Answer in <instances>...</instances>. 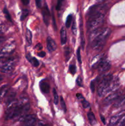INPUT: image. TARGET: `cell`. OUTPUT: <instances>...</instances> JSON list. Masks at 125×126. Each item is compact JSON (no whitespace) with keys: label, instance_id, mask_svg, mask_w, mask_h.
<instances>
[{"label":"cell","instance_id":"cell-1","mask_svg":"<svg viewBox=\"0 0 125 126\" xmlns=\"http://www.w3.org/2000/svg\"><path fill=\"white\" fill-rule=\"evenodd\" d=\"M105 15L104 13H96L89 16L87 23L88 30L91 32L94 30L99 28L102 25L104 21Z\"/></svg>","mask_w":125,"mask_h":126},{"label":"cell","instance_id":"cell-2","mask_svg":"<svg viewBox=\"0 0 125 126\" xmlns=\"http://www.w3.org/2000/svg\"><path fill=\"white\" fill-rule=\"evenodd\" d=\"M111 33V30L109 28L102 29L99 35L91 42V46L93 49L100 50L105 44L107 39Z\"/></svg>","mask_w":125,"mask_h":126},{"label":"cell","instance_id":"cell-3","mask_svg":"<svg viewBox=\"0 0 125 126\" xmlns=\"http://www.w3.org/2000/svg\"><path fill=\"white\" fill-rule=\"evenodd\" d=\"M112 79L113 76L110 74L105 75L102 78L98 87V94L99 97H103L106 95L108 87Z\"/></svg>","mask_w":125,"mask_h":126},{"label":"cell","instance_id":"cell-4","mask_svg":"<svg viewBox=\"0 0 125 126\" xmlns=\"http://www.w3.org/2000/svg\"><path fill=\"white\" fill-rule=\"evenodd\" d=\"M15 48V44L14 43L7 44L4 46V47L0 50V61L3 60L4 61L8 59L9 56L12 54Z\"/></svg>","mask_w":125,"mask_h":126},{"label":"cell","instance_id":"cell-5","mask_svg":"<svg viewBox=\"0 0 125 126\" xmlns=\"http://www.w3.org/2000/svg\"><path fill=\"white\" fill-rule=\"evenodd\" d=\"M15 66V61L13 59L8 58L2 63L1 66V71L4 73H8L13 71Z\"/></svg>","mask_w":125,"mask_h":126},{"label":"cell","instance_id":"cell-6","mask_svg":"<svg viewBox=\"0 0 125 126\" xmlns=\"http://www.w3.org/2000/svg\"><path fill=\"white\" fill-rule=\"evenodd\" d=\"M36 122V117L33 114H30L23 118L22 126H35Z\"/></svg>","mask_w":125,"mask_h":126},{"label":"cell","instance_id":"cell-7","mask_svg":"<svg viewBox=\"0 0 125 126\" xmlns=\"http://www.w3.org/2000/svg\"><path fill=\"white\" fill-rule=\"evenodd\" d=\"M104 58V54H99L94 56L93 59H91L90 62V65L92 68H97L99 66V64L101 63Z\"/></svg>","mask_w":125,"mask_h":126},{"label":"cell","instance_id":"cell-8","mask_svg":"<svg viewBox=\"0 0 125 126\" xmlns=\"http://www.w3.org/2000/svg\"><path fill=\"white\" fill-rule=\"evenodd\" d=\"M121 95V92L117 91H115V92L110 94L108 97L105 98V99L104 100V103L105 104H110L112 102H114Z\"/></svg>","mask_w":125,"mask_h":126},{"label":"cell","instance_id":"cell-9","mask_svg":"<svg viewBox=\"0 0 125 126\" xmlns=\"http://www.w3.org/2000/svg\"><path fill=\"white\" fill-rule=\"evenodd\" d=\"M125 115V111H122L118 114H115L112 116L110 120V126H116L118 123V122L121 120V118Z\"/></svg>","mask_w":125,"mask_h":126},{"label":"cell","instance_id":"cell-10","mask_svg":"<svg viewBox=\"0 0 125 126\" xmlns=\"http://www.w3.org/2000/svg\"><path fill=\"white\" fill-rule=\"evenodd\" d=\"M110 66H111V64H110V62L104 59L99 64L98 68L99 69V71L100 73H104L107 71L110 68Z\"/></svg>","mask_w":125,"mask_h":126},{"label":"cell","instance_id":"cell-11","mask_svg":"<svg viewBox=\"0 0 125 126\" xmlns=\"http://www.w3.org/2000/svg\"><path fill=\"white\" fill-rule=\"evenodd\" d=\"M42 13L43 20H44L45 24L47 26H48L49 23V19H50V12H49V8H48L46 4H45V6L43 8Z\"/></svg>","mask_w":125,"mask_h":126},{"label":"cell","instance_id":"cell-12","mask_svg":"<svg viewBox=\"0 0 125 126\" xmlns=\"http://www.w3.org/2000/svg\"><path fill=\"white\" fill-rule=\"evenodd\" d=\"M47 49L49 50V51L51 52L56 50L57 45L53 39H51L50 37H48L47 39Z\"/></svg>","mask_w":125,"mask_h":126},{"label":"cell","instance_id":"cell-13","mask_svg":"<svg viewBox=\"0 0 125 126\" xmlns=\"http://www.w3.org/2000/svg\"><path fill=\"white\" fill-rule=\"evenodd\" d=\"M125 104V95H121L114 102L113 107L114 108H120V107H122L123 105Z\"/></svg>","mask_w":125,"mask_h":126},{"label":"cell","instance_id":"cell-14","mask_svg":"<svg viewBox=\"0 0 125 126\" xmlns=\"http://www.w3.org/2000/svg\"><path fill=\"white\" fill-rule=\"evenodd\" d=\"M39 86H40V90L43 93L48 94L50 91V85H49V82L45 80H42L40 81Z\"/></svg>","mask_w":125,"mask_h":126},{"label":"cell","instance_id":"cell-15","mask_svg":"<svg viewBox=\"0 0 125 126\" xmlns=\"http://www.w3.org/2000/svg\"><path fill=\"white\" fill-rule=\"evenodd\" d=\"M16 93L14 91H10L9 93L6 94V103L9 105L11 103H12L13 100H15V97Z\"/></svg>","mask_w":125,"mask_h":126},{"label":"cell","instance_id":"cell-16","mask_svg":"<svg viewBox=\"0 0 125 126\" xmlns=\"http://www.w3.org/2000/svg\"><path fill=\"white\" fill-rule=\"evenodd\" d=\"M60 36H61V44H64L67 41V33H66V28L62 27L60 31Z\"/></svg>","mask_w":125,"mask_h":126},{"label":"cell","instance_id":"cell-17","mask_svg":"<svg viewBox=\"0 0 125 126\" xmlns=\"http://www.w3.org/2000/svg\"><path fill=\"white\" fill-rule=\"evenodd\" d=\"M26 59L34 67H38L39 65V60L35 57H33L31 56L30 54H28V55H26Z\"/></svg>","mask_w":125,"mask_h":126},{"label":"cell","instance_id":"cell-18","mask_svg":"<svg viewBox=\"0 0 125 126\" xmlns=\"http://www.w3.org/2000/svg\"><path fill=\"white\" fill-rule=\"evenodd\" d=\"M80 39H81V46H82V49H84L85 46V37H84V33H83V21L82 22V18H80Z\"/></svg>","mask_w":125,"mask_h":126},{"label":"cell","instance_id":"cell-19","mask_svg":"<svg viewBox=\"0 0 125 126\" xmlns=\"http://www.w3.org/2000/svg\"><path fill=\"white\" fill-rule=\"evenodd\" d=\"M87 116H88L89 123H90L92 126H94V124H96V119L95 116H94V113H93V112H88V114H87Z\"/></svg>","mask_w":125,"mask_h":126},{"label":"cell","instance_id":"cell-20","mask_svg":"<svg viewBox=\"0 0 125 126\" xmlns=\"http://www.w3.org/2000/svg\"><path fill=\"white\" fill-rule=\"evenodd\" d=\"M26 40L28 45H31L32 43V33L29 30L26 29Z\"/></svg>","mask_w":125,"mask_h":126},{"label":"cell","instance_id":"cell-21","mask_svg":"<svg viewBox=\"0 0 125 126\" xmlns=\"http://www.w3.org/2000/svg\"><path fill=\"white\" fill-rule=\"evenodd\" d=\"M53 94L54 103H55V105H58V103L59 102V97L55 89H53Z\"/></svg>","mask_w":125,"mask_h":126},{"label":"cell","instance_id":"cell-22","mask_svg":"<svg viewBox=\"0 0 125 126\" xmlns=\"http://www.w3.org/2000/svg\"><path fill=\"white\" fill-rule=\"evenodd\" d=\"M29 14V12H28V9H23L22 12V14H21L20 16V20H23L25 19L26 17L28 16Z\"/></svg>","mask_w":125,"mask_h":126},{"label":"cell","instance_id":"cell-23","mask_svg":"<svg viewBox=\"0 0 125 126\" xmlns=\"http://www.w3.org/2000/svg\"><path fill=\"white\" fill-rule=\"evenodd\" d=\"M72 16L71 14H69L68 16H67V19H66V26L67 28L70 27L71 23H72Z\"/></svg>","mask_w":125,"mask_h":126},{"label":"cell","instance_id":"cell-24","mask_svg":"<svg viewBox=\"0 0 125 126\" xmlns=\"http://www.w3.org/2000/svg\"><path fill=\"white\" fill-rule=\"evenodd\" d=\"M3 12H4V14L6 18H7L9 21H10V22H12V19H11V15H10L9 12L8 10L7 9V8H6V7H4V8Z\"/></svg>","mask_w":125,"mask_h":126},{"label":"cell","instance_id":"cell-25","mask_svg":"<svg viewBox=\"0 0 125 126\" xmlns=\"http://www.w3.org/2000/svg\"><path fill=\"white\" fill-rule=\"evenodd\" d=\"M60 103H61V107H62V110H64V111L66 112V104H65L64 100L63 98L62 97H60Z\"/></svg>","mask_w":125,"mask_h":126},{"label":"cell","instance_id":"cell-26","mask_svg":"<svg viewBox=\"0 0 125 126\" xmlns=\"http://www.w3.org/2000/svg\"><path fill=\"white\" fill-rule=\"evenodd\" d=\"M82 104L84 108H88V107H89V106H90L89 102H88V101L86 100L85 98H83V99L82 100Z\"/></svg>","mask_w":125,"mask_h":126},{"label":"cell","instance_id":"cell-27","mask_svg":"<svg viewBox=\"0 0 125 126\" xmlns=\"http://www.w3.org/2000/svg\"><path fill=\"white\" fill-rule=\"evenodd\" d=\"M69 71L72 75H75L76 73V66L74 65H71L69 66Z\"/></svg>","mask_w":125,"mask_h":126},{"label":"cell","instance_id":"cell-28","mask_svg":"<svg viewBox=\"0 0 125 126\" xmlns=\"http://www.w3.org/2000/svg\"><path fill=\"white\" fill-rule=\"evenodd\" d=\"M77 57L78 63H82V58H81L80 49V48H78L77 50Z\"/></svg>","mask_w":125,"mask_h":126},{"label":"cell","instance_id":"cell-29","mask_svg":"<svg viewBox=\"0 0 125 126\" xmlns=\"http://www.w3.org/2000/svg\"><path fill=\"white\" fill-rule=\"evenodd\" d=\"M116 126H125V115L121 119V120L118 122Z\"/></svg>","mask_w":125,"mask_h":126},{"label":"cell","instance_id":"cell-30","mask_svg":"<svg viewBox=\"0 0 125 126\" xmlns=\"http://www.w3.org/2000/svg\"><path fill=\"white\" fill-rule=\"evenodd\" d=\"M64 55L66 58V60H68L70 57V50L69 47H66L64 51Z\"/></svg>","mask_w":125,"mask_h":126},{"label":"cell","instance_id":"cell-31","mask_svg":"<svg viewBox=\"0 0 125 126\" xmlns=\"http://www.w3.org/2000/svg\"><path fill=\"white\" fill-rule=\"evenodd\" d=\"M76 82H77V84L78 85V86H80V87H82V86H83V83H82V79L80 76H78L77 80H76Z\"/></svg>","mask_w":125,"mask_h":126},{"label":"cell","instance_id":"cell-32","mask_svg":"<svg viewBox=\"0 0 125 126\" xmlns=\"http://www.w3.org/2000/svg\"><path fill=\"white\" fill-rule=\"evenodd\" d=\"M62 1H63V0H58L57 5H56V9L60 10L61 9L62 4Z\"/></svg>","mask_w":125,"mask_h":126},{"label":"cell","instance_id":"cell-33","mask_svg":"<svg viewBox=\"0 0 125 126\" xmlns=\"http://www.w3.org/2000/svg\"><path fill=\"white\" fill-rule=\"evenodd\" d=\"M72 32L74 34H76V32H77V28H76V24H75V21H74L73 23H72Z\"/></svg>","mask_w":125,"mask_h":126},{"label":"cell","instance_id":"cell-34","mask_svg":"<svg viewBox=\"0 0 125 126\" xmlns=\"http://www.w3.org/2000/svg\"><path fill=\"white\" fill-rule=\"evenodd\" d=\"M90 87H91V90L92 92H94V89H95V80H94V81H91V82Z\"/></svg>","mask_w":125,"mask_h":126},{"label":"cell","instance_id":"cell-35","mask_svg":"<svg viewBox=\"0 0 125 126\" xmlns=\"http://www.w3.org/2000/svg\"><path fill=\"white\" fill-rule=\"evenodd\" d=\"M35 1L37 7L40 8L41 7V0H35Z\"/></svg>","mask_w":125,"mask_h":126},{"label":"cell","instance_id":"cell-36","mask_svg":"<svg viewBox=\"0 0 125 126\" xmlns=\"http://www.w3.org/2000/svg\"><path fill=\"white\" fill-rule=\"evenodd\" d=\"M38 55L40 57L43 58L45 56V52H40L38 53Z\"/></svg>","mask_w":125,"mask_h":126},{"label":"cell","instance_id":"cell-37","mask_svg":"<svg viewBox=\"0 0 125 126\" xmlns=\"http://www.w3.org/2000/svg\"><path fill=\"white\" fill-rule=\"evenodd\" d=\"M4 41H5L4 37L0 36V46L2 45V44L4 43Z\"/></svg>","mask_w":125,"mask_h":126},{"label":"cell","instance_id":"cell-38","mask_svg":"<svg viewBox=\"0 0 125 126\" xmlns=\"http://www.w3.org/2000/svg\"><path fill=\"white\" fill-rule=\"evenodd\" d=\"M76 96H77V97L78 98V99L81 100H82V99H83V98H83V95H82V94H77L76 95Z\"/></svg>","mask_w":125,"mask_h":126},{"label":"cell","instance_id":"cell-39","mask_svg":"<svg viewBox=\"0 0 125 126\" xmlns=\"http://www.w3.org/2000/svg\"><path fill=\"white\" fill-rule=\"evenodd\" d=\"M22 2L24 5H27L29 4V0H22Z\"/></svg>","mask_w":125,"mask_h":126},{"label":"cell","instance_id":"cell-40","mask_svg":"<svg viewBox=\"0 0 125 126\" xmlns=\"http://www.w3.org/2000/svg\"><path fill=\"white\" fill-rule=\"evenodd\" d=\"M37 47H38V49H42V46H41V44H38V45L36 46V48H37Z\"/></svg>","mask_w":125,"mask_h":126},{"label":"cell","instance_id":"cell-41","mask_svg":"<svg viewBox=\"0 0 125 126\" xmlns=\"http://www.w3.org/2000/svg\"><path fill=\"white\" fill-rule=\"evenodd\" d=\"M100 119H101V121H102V123H104V124H105V119H104V118L102 116H100Z\"/></svg>","mask_w":125,"mask_h":126},{"label":"cell","instance_id":"cell-42","mask_svg":"<svg viewBox=\"0 0 125 126\" xmlns=\"http://www.w3.org/2000/svg\"><path fill=\"white\" fill-rule=\"evenodd\" d=\"M96 1L97 2H101L103 1H104V0H96Z\"/></svg>","mask_w":125,"mask_h":126},{"label":"cell","instance_id":"cell-43","mask_svg":"<svg viewBox=\"0 0 125 126\" xmlns=\"http://www.w3.org/2000/svg\"><path fill=\"white\" fill-rule=\"evenodd\" d=\"M2 79H3V78H2V75H0V81H2Z\"/></svg>","mask_w":125,"mask_h":126}]
</instances>
